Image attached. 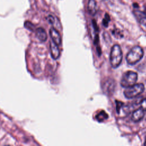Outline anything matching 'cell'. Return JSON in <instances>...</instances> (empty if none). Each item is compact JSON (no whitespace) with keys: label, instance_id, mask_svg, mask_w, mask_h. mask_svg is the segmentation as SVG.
<instances>
[{"label":"cell","instance_id":"obj_1","mask_svg":"<svg viewBox=\"0 0 146 146\" xmlns=\"http://www.w3.org/2000/svg\"><path fill=\"white\" fill-rule=\"evenodd\" d=\"M144 56L143 48L139 46L133 47L126 55V61L129 65H134L139 62Z\"/></svg>","mask_w":146,"mask_h":146},{"label":"cell","instance_id":"obj_2","mask_svg":"<svg viewBox=\"0 0 146 146\" xmlns=\"http://www.w3.org/2000/svg\"><path fill=\"white\" fill-rule=\"evenodd\" d=\"M110 61L111 66L116 68L118 67L123 59V52L120 46L117 44H114L111 50Z\"/></svg>","mask_w":146,"mask_h":146},{"label":"cell","instance_id":"obj_3","mask_svg":"<svg viewBox=\"0 0 146 146\" xmlns=\"http://www.w3.org/2000/svg\"><path fill=\"white\" fill-rule=\"evenodd\" d=\"M145 90L143 83H135V84L125 88L123 94L127 99L134 98L141 94Z\"/></svg>","mask_w":146,"mask_h":146},{"label":"cell","instance_id":"obj_4","mask_svg":"<svg viewBox=\"0 0 146 146\" xmlns=\"http://www.w3.org/2000/svg\"><path fill=\"white\" fill-rule=\"evenodd\" d=\"M137 74L133 71L125 72L120 80V86L122 87L127 88L135 84L137 80Z\"/></svg>","mask_w":146,"mask_h":146},{"label":"cell","instance_id":"obj_5","mask_svg":"<svg viewBox=\"0 0 146 146\" xmlns=\"http://www.w3.org/2000/svg\"><path fill=\"white\" fill-rule=\"evenodd\" d=\"M115 88V82L113 79H109L107 80L103 84L102 89L107 95L111 94L114 91Z\"/></svg>","mask_w":146,"mask_h":146},{"label":"cell","instance_id":"obj_6","mask_svg":"<svg viewBox=\"0 0 146 146\" xmlns=\"http://www.w3.org/2000/svg\"><path fill=\"white\" fill-rule=\"evenodd\" d=\"M50 35L52 40L58 46H60L62 43V38L59 33L54 27H51L49 31Z\"/></svg>","mask_w":146,"mask_h":146},{"label":"cell","instance_id":"obj_7","mask_svg":"<svg viewBox=\"0 0 146 146\" xmlns=\"http://www.w3.org/2000/svg\"><path fill=\"white\" fill-rule=\"evenodd\" d=\"M50 48L52 58L55 60L58 59L60 54V50L58 47V46L56 43H55L52 40H51L50 42Z\"/></svg>","mask_w":146,"mask_h":146},{"label":"cell","instance_id":"obj_8","mask_svg":"<svg viewBox=\"0 0 146 146\" xmlns=\"http://www.w3.org/2000/svg\"><path fill=\"white\" fill-rule=\"evenodd\" d=\"M144 116V110L141 108L135 110L131 116V119L134 122H139L143 119Z\"/></svg>","mask_w":146,"mask_h":146},{"label":"cell","instance_id":"obj_9","mask_svg":"<svg viewBox=\"0 0 146 146\" xmlns=\"http://www.w3.org/2000/svg\"><path fill=\"white\" fill-rule=\"evenodd\" d=\"M134 14L136 18H137L139 23L146 26V13L139 10H135Z\"/></svg>","mask_w":146,"mask_h":146},{"label":"cell","instance_id":"obj_10","mask_svg":"<svg viewBox=\"0 0 146 146\" xmlns=\"http://www.w3.org/2000/svg\"><path fill=\"white\" fill-rule=\"evenodd\" d=\"M97 3L95 0H88V10L89 13L94 15L97 12Z\"/></svg>","mask_w":146,"mask_h":146},{"label":"cell","instance_id":"obj_11","mask_svg":"<svg viewBox=\"0 0 146 146\" xmlns=\"http://www.w3.org/2000/svg\"><path fill=\"white\" fill-rule=\"evenodd\" d=\"M36 35L37 38L42 42H44L47 39V35L46 31L42 27H39L36 30Z\"/></svg>","mask_w":146,"mask_h":146},{"label":"cell","instance_id":"obj_12","mask_svg":"<svg viewBox=\"0 0 146 146\" xmlns=\"http://www.w3.org/2000/svg\"><path fill=\"white\" fill-rule=\"evenodd\" d=\"M96 117L99 121H102L108 117V115L104 111H102L96 115Z\"/></svg>","mask_w":146,"mask_h":146},{"label":"cell","instance_id":"obj_13","mask_svg":"<svg viewBox=\"0 0 146 146\" xmlns=\"http://www.w3.org/2000/svg\"><path fill=\"white\" fill-rule=\"evenodd\" d=\"M110 21V17L108 14L106 13L104 18V19H103V21H102V23H103V26L106 27H108Z\"/></svg>","mask_w":146,"mask_h":146},{"label":"cell","instance_id":"obj_14","mask_svg":"<svg viewBox=\"0 0 146 146\" xmlns=\"http://www.w3.org/2000/svg\"><path fill=\"white\" fill-rule=\"evenodd\" d=\"M112 35L117 38H121L123 36V34H122V33L118 29H114L113 30H112Z\"/></svg>","mask_w":146,"mask_h":146},{"label":"cell","instance_id":"obj_15","mask_svg":"<svg viewBox=\"0 0 146 146\" xmlns=\"http://www.w3.org/2000/svg\"><path fill=\"white\" fill-rule=\"evenodd\" d=\"M25 27L26 29H29V30H30L31 31H33L34 30V29H35L34 25L32 23L29 22V21L25 22Z\"/></svg>","mask_w":146,"mask_h":146},{"label":"cell","instance_id":"obj_16","mask_svg":"<svg viewBox=\"0 0 146 146\" xmlns=\"http://www.w3.org/2000/svg\"><path fill=\"white\" fill-rule=\"evenodd\" d=\"M116 111L118 113H119V112H120V109L121 108V107H123V103L121 102H119L118 100H116Z\"/></svg>","mask_w":146,"mask_h":146},{"label":"cell","instance_id":"obj_17","mask_svg":"<svg viewBox=\"0 0 146 146\" xmlns=\"http://www.w3.org/2000/svg\"><path fill=\"white\" fill-rule=\"evenodd\" d=\"M47 20L48 22V23L51 24V25H53L55 23V18L52 15H48L47 17Z\"/></svg>","mask_w":146,"mask_h":146},{"label":"cell","instance_id":"obj_18","mask_svg":"<svg viewBox=\"0 0 146 146\" xmlns=\"http://www.w3.org/2000/svg\"><path fill=\"white\" fill-rule=\"evenodd\" d=\"M140 108L143 110L146 111V98L142 100L140 102Z\"/></svg>","mask_w":146,"mask_h":146},{"label":"cell","instance_id":"obj_19","mask_svg":"<svg viewBox=\"0 0 146 146\" xmlns=\"http://www.w3.org/2000/svg\"><path fill=\"white\" fill-rule=\"evenodd\" d=\"M144 145H146V139H145V143H144Z\"/></svg>","mask_w":146,"mask_h":146},{"label":"cell","instance_id":"obj_20","mask_svg":"<svg viewBox=\"0 0 146 146\" xmlns=\"http://www.w3.org/2000/svg\"></svg>","mask_w":146,"mask_h":146}]
</instances>
